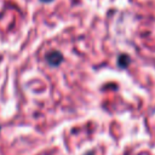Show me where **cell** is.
I'll return each instance as SVG.
<instances>
[{"label": "cell", "mask_w": 155, "mask_h": 155, "mask_svg": "<svg viewBox=\"0 0 155 155\" xmlns=\"http://www.w3.org/2000/svg\"><path fill=\"white\" fill-rule=\"evenodd\" d=\"M62 61H63V56L58 51H52L46 54V62L51 67H57L58 64H61Z\"/></svg>", "instance_id": "6da1fadb"}, {"label": "cell", "mask_w": 155, "mask_h": 155, "mask_svg": "<svg viewBox=\"0 0 155 155\" xmlns=\"http://www.w3.org/2000/svg\"><path fill=\"white\" fill-rule=\"evenodd\" d=\"M117 64H119L120 68H126V67L130 64V58H128V56H127V54H121V56H119V58H117Z\"/></svg>", "instance_id": "7a4b0ae2"}, {"label": "cell", "mask_w": 155, "mask_h": 155, "mask_svg": "<svg viewBox=\"0 0 155 155\" xmlns=\"http://www.w3.org/2000/svg\"><path fill=\"white\" fill-rule=\"evenodd\" d=\"M41 1H44V2H51L52 0H41Z\"/></svg>", "instance_id": "3957f363"}]
</instances>
